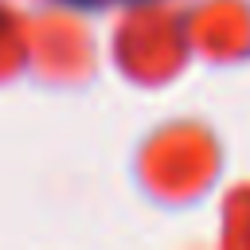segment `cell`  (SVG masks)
Instances as JSON below:
<instances>
[{"label": "cell", "instance_id": "6da1fadb", "mask_svg": "<svg viewBox=\"0 0 250 250\" xmlns=\"http://www.w3.org/2000/svg\"><path fill=\"white\" fill-rule=\"evenodd\" d=\"M66 4H82V8H102V4H113V0H66Z\"/></svg>", "mask_w": 250, "mask_h": 250}]
</instances>
